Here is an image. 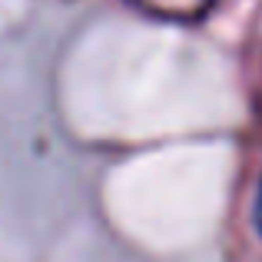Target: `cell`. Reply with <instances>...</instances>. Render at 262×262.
I'll list each match as a JSON object with an SVG mask.
<instances>
[{
	"label": "cell",
	"instance_id": "obj_1",
	"mask_svg": "<svg viewBox=\"0 0 262 262\" xmlns=\"http://www.w3.org/2000/svg\"><path fill=\"white\" fill-rule=\"evenodd\" d=\"M252 216H256V229L262 236V179H259V189H256V209H252Z\"/></svg>",
	"mask_w": 262,
	"mask_h": 262
}]
</instances>
